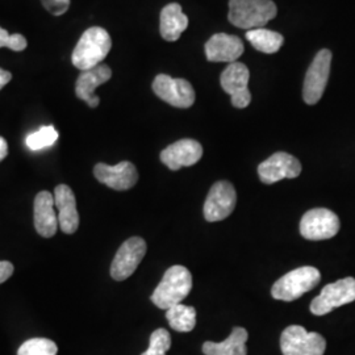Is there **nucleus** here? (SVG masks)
Instances as JSON below:
<instances>
[{"label": "nucleus", "instance_id": "obj_1", "mask_svg": "<svg viewBox=\"0 0 355 355\" xmlns=\"http://www.w3.org/2000/svg\"><path fill=\"white\" fill-rule=\"evenodd\" d=\"M112 48L110 33L101 26L87 29L76 44L71 61L76 69L86 71L101 64Z\"/></svg>", "mask_w": 355, "mask_h": 355}, {"label": "nucleus", "instance_id": "obj_2", "mask_svg": "<svg viewBox=\"0 0 355 355\" xmlns=\"http://www.w3.org/2000/svg\"><path fill=\"white\" fill-rule=\"evenodd\" d=\"M277 13L272 0H229V21L241 29L265 28Z\"/></svg>", "mask_w": 355, "mask_h": 355}, {"label": "nucleus", "instance_id": "obj_3", "mask_svg": "<svg viewBox=\"0 0 355 355\" xmlns=\"http://www.w3.org/2000/svg\"><path fill=\"white\" fill-rule=\"evenodd\" d=\"M192 290V275L187 267H170L152 295V302L159 309L182 304Z\"/></svg>", "mask_w": 355, "mask_h": 355}, {"label": "nucleus", "instance_id": "obj_4", "mask_svg": "<svg viewBox=\"0 0 355 355\" xmlns=\"http://www.w3.org/2000/svg\"><path fill=\"white\" fill-rule=\"evenodd\" d=\"M321 280V274L316 267L303 266L295 268L272 286L271 295L277 300L293 302L306 292L313 290Z\"/></svg>", "mask_w": 355, "mask_h": 355}, {"label": "nucleus", "instance_id": "obj_5", "mask_svg": "<svg viewBox=\"0 0 355 355\" xmlns=\"http://www.w3.org/2000/svg\"><path fill=\"white\" fill-rule=\"evenodd\" d=\"M280 349L283 355H324L327 341L316 331L291 325L280 336Z\"/></svg>", "mask_w": 355, "mask_h": 355}, {"label": "nucleus", "instance_id": "obj_6", "mask_svg": "<svg viewBox=\"0 0 355 355\" xmlns=\"http://www.w3.org/2000/svg\"><path fill=\"white\" fill-rule=\"evenodd\" d=\"M355 300V279L349 277L327 284L311 303V312L315 316L328 315L333 309L350 304Z\"/></svg>", "mask_w": 355, "mask_h": 355}, {"label": "nucleus", "instance_id": "obj_7", "mask_svg": "<svg viewBox=\"0 0 355 355\" xmlns=\"http://www.w3.org/2000/svg\"><path fill=\"white\" fill-rule=\"evenodd\" d=\"M330 64L331 51L322 49L318 51L309 69L306 70L303 86V99L306 104H318L322 98L329 80Z\"/></svg>", "mask_w": 355, "mask_h": 355}, {"label": "nucleus", "instance_id": "obj_8", "mask_svg": "<svg viewBox=\"0 0 355 355\" xmlns=\"http://www.w3.org/2000/svg\"><path fill=\"white\" fill-rule=\"evenodd\" d=\"M340 218L327 208L308 211L300 221L302 236L311 241H322L334 237L340 230Z\"/></svg>", "mask_w": 355, "mask_h": 355}, {"label": "nucleus", "instance_id": "obj_9", "mask_svg": "<svg viewBox=\"0 0 355 355\" xmlns=\"http://www.w3.org/2000/svg\"><path fill=\"white\" fill-rule=\"evenodd\" d=\"M153 91L159 99L177 108H190L195 103L193 87L182 78L159 74L153 82Z\"/></svg>", "mask_w": 355, "mask_h": 355}, {"label": "nucleus", "instance_id": "obj_10", "mask_svg": "<svg viewBox=\"0 0 355 355\" xmlns=\"http://www.w3.org/2000/svg\"><path fill=\"white\" fill-rule=\"evenodd\" d=\"M250 73L246 64L233 62L227 66L220 78L223 89L230 95L232 104L236 108H246L252 102V94L249 89Z\"/></svg>", "mask_w": 355, "mask_h": 355}, {"label": "nucleus", "instance_id": "obj_11", "mask_svg": "<svg viewBox=\"0 0 355 355\" xmlns=\"http://www.w3.org/2000/svg\"><path fill=\"white\" fill-rule=\"evenodd\" d=\"M237 203V193L232 183L220 180L208 192L204 203V218L209 223H216L227 218L234 211Z\"/></svg>", "mask_w": 355, "mask_h": 355}, {"label": "nucleus", "instance_id": "obj_12", "mask_svg": "<svg viewBox=\"0 0 355 355\" xmlns=\"http://www.w3.org/2000/svg\"><path fill=\"white\" fill-rule=\"evenodd\" d=\"M146 249V242L141 237H132L124 242L114 255L111 265V277L121 282L133 275L144 259Z\"/></svg>", "mask_w": 355, "mask_h": 355}, {"label": "nucleus", "instance_id": "obj_13", "mask_svg": "<svg viewBox=\"0 0 355 355\" xmlns=\"http://www.w3.org/2000/svg\"><path fill=\"white\" fill-rule=\"evenodd\" d=\"M302 173V164L291 154L278 152L258 166V175L262 183L272 184L282 179H293Z\"/></svg>", "mask_w": 355, "mask_h": 355}, {"label": "nucleus", "instance_id": "obj_14", "mask_svg": "<svg viewBox=\"0 0 355 355\" xmlns=\"http://www.w3.org/2000/svg\"><path fill=\"white\" fill-rule=\"evenodd\" d=\"M94 175L101 183L116 191L129 190L139 180L136 166L128 161L114 166L98 164L94 167Z\"/></svg>", "mask_w": 355, "mask_h": 355}, {"label": "nucleus", "instance_id": "obj_15", "mask_svg": "<svg viewBox=\"0 0 355 355\" xmlns=\"http://www.w3.org/2000/svg\"><path fill=\"white\" fill-rule=\"evenodd\" d=\"M203 157V146L200 142L191 139L179 140L161 153V161L170 170L177 171L182 167L198 164Z\"/></svg>", "mask_w": 355, "mask_h": 355}, {"label": "nucleus", "instance_id": "obj_16", "mask_svg": "<svg viewBox=\"0 0 355 355\" xmlns=\"http://www.w3.org/2000/svg\"><path fill=\"white\" fill-rule=\"evenodd\" d=\"M205 57L209 62H236L245 51L243 42L240 37L216 33L209 38L204 46Z\"/></svg>", "mask_w": 355, "mask_h": 355}, {"label": "nucleus", "instance_id": "obj_17", "mask_svg": "<svg viewBox=\"0 0 355 355\" xmlns=\"http://www.w3.org/2000/svg\"><path fill=\"white\" fill-rule=\"evenodd\" d=\"M112 76V70L107 64H98L94 69L82 71L76 79V94L80 101L89 104L91 108H96L101 103L99 96L95 95V89L107 83Z\"/></svg>", "mask_w": 355, "mask_h": 355}, {"label": "nucleus", "instance_id": "obj_18", "mask_svg": "<svg viewBox=\"0 0 355 355\" xmlns=\"http://www.w3.org/2000/svg\"><path fill=\"white\" fill-rule=\"evenodd\" d=\"M54 203L58 209V225L66 234L76 233L79 227V215L76 209V195L73 190L66 186L60 184L54 190Z\"/></svg>", "mask_w": 355, "mask_h": 355}, {"label": "nucleus", "instance_id": "obj_19", "mask_svg": "<svg viewBox=\"0 0 355 355\" xmlns=\"http://www.w3.org/2000/svg\"><path fill=\"white\" fill-rule=\"evenodd\" d=\"M54 195L49 191L38 192L35 199V228L38 234L45 239H51L58 228V215L54 211Z\"/></svg>", "mask_w": 355, "mask_h": 355}, {"label": "nucleus", "instance_id": "obj_20", "mask_svg": "<svg viewBox=\"0 0 355 355\" xmlns=\"http://www.w3.org/2000/svg\"><path fill=\"white\" fill-rule=\"evenodd\" d=\"M189 26V17L182 11V6L170 3L161 12L159 31L161 36L168 42L178 41Z\"/></svg>", "mask_w": 355, "mask_h": 355}, {"label": "nucleus", "instance_id": "obj_21", "mask_svg": "<svg viewBox=\"0 0 355 355\" xmlns=\"http://www.w3.org/2000/svg\"><path fill=\"white\" fill-rule=\"evenodd\" d=\"M248 338L249 334L246 329L237 327L233 328L230 336L223 343H204L203 353L205 355H248Z\"/></svg>", "mask_w": 355, "mask_h": 355}, {"label": "nucleus", "instance_id": "obj_22", "mask_svg": "<svg viewBox=\"0 0 355 355\" xmlns=\"http://www.w3.org/2000/svg\"><path fill=\"white\" fill-rule=\"evenodd\" d=\"M246 40L257 51L266 53V54L277 53L284 42V37L280 33L266 28H257V29L248 31Z\"/></svg>", "mask_w": 355, "mask_h": 355}, {"label": "nucleus", "instance_id": "obj_23", "mask_svg": "<svg viewBox=\"0 0 355 355\" xmlns=\"http://www.w3.org/2000/svg\"><path fill=\"white\" fill-rule=\"evenodd\" d=\"M166 318L173 329L187 333L196 325V311L190 305L177 304L166 311Z\"/></svg>", "mask_w": 355, "mask_h": 355}, {"label": "nucleus", "instance_id": "obj_24", "mask_svg": "<svg viewBox=\"0 0 355 355\" xmlns=\"http://www.w3.org/2000/svg\"><path fill=\"white\" fill-rule=\"evenodd\" d=\"M58 140V132L53 125L42 127L37 132L29 135L26 137V146L31 150H41L45 148L53 146L55 141Z\"/></svg>", "mask_w": 355, "mask_h": 355}, {"label": "nucleus", "instance_id": "obj_25", "mask_svg": "<svg viewBox=\"0 0 355 355\" xmlns=\"http://www.w3.org/2000/svg\"><path fill=\"white\" fill-rule=\"evenodd\" d=\"M58 347L48 338H32L23 343L17 355H57Z\"/></svg>", "mask_w": 355, "mask_h": 355}, {"label": "nucleus", "instance_id": "obj_26", "mask_svg": "<svg viewBox=\"0 0 355 355\" xmlns=\"http://www.w3.org/2000/svg\"><path fill=\"white\" fill-rule=\"evenodd\" d=\"M171 347V336L166 329L154 330L150 336L149 349L141 355H166Z\"/></svg>", "mask_w": 355, "mask_h": 355}, {"label": "nucleus", "instance_id": "obj_27", "mask_svg": "<svg viewBox=\"0 0 355 355\" xmlns=\"http://www.w3.org/2000/svg\"><path fill=\"white\" fill-rule=\"evenodd\" d=\"M28 45L26 38L23 35H10L6 29L0 28V48H10L13 51H24Z\"/></svg>", "mask_w": 355, "mask_h": 355}, {"label": "nucleus", "instance_id": "obj_28", "mask_svg": "<svg viewBox=\"0 0 355 355\" xmlns=\"http://www.w3.org/2000/svg\"><path fill=\"white\" fill-rule=\"evenodd\" d=\"M41 1L45 10L54 16L64 15L70 7V0H41Z\"/></svg>", "mask_w": 355, "mask_h": 355}, {"label": "nucleus", "instance_id": "obj_29", "mask_svg": "<svg viewBox=\"0 0 355 355\" xmlns=\"http://www.w3.org/2000/svg\"><path fill=\"white\" fill-rule=\"evenodd\" d=\"M13 274V265L8 261H0V284L10 279Z\"/></svg>", "mask_w": 355, "mask_h": 355}, {"label": "nucleus", "instance_id": "obj_30", "mask_svg": "<svg viewBox=\"0 0 355 355\" xmlns=\"http://www.w3.org/2000/svg\"><path fill=\"white\" fill-rule=\"evenodd\" d=\"M11 79H12V74L10 71L0 69V89H3L7 83H10Z\"/></svg>", "mask_w": 355, "mask_h": 355}, {"label": "nucleus", "instance_id": "obj_31", "mask_svg": "<svg viewBox=\"0 0 355 355\" xmlns=\"http://www.w3.org/2000/svg\"><path fill=\"white\" fill-rule=\"evenodd\" d=\"M8 154V144L3 137H0V162L7 157Z\"/></svg>", "mask_w": 355, "mask_h": 355}]
</instances>
